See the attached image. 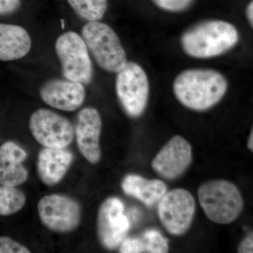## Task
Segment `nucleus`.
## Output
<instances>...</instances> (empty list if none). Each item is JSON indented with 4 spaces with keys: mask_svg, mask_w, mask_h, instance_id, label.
<instances>
[{
    "mask_svg": "<svg viewBox=\"0 0 253 253\" xmlns=\"http://www.w3.org/2000/svg\"><path fill=\"white\" fill-rule=\"evenodd\" d=\"M225 78L214 70L190 69L181 73L173 84L176 99L188 109L206 111L215 106L227 91Z\"/></svg>",
    "mask_w": 253,
    "mask_h": 253,
    "instance_id": "nucleus-1",
    "label": "nucleus"
},
{
    "mask_svg": "<svg viewBox=\"0 0 253 253\" xmlns=\"http://www.w3.org/2000/svg\"><path fill=\"white\" fill-rule=\"evenodd\" d=\"M239 34L235 26L220 20L204 21L190 28L181 37L185 53L196 59L215 57L237 44Z\"/></svg>",
    "mask_w": 253,
    "mask_h": 253,
    "instance_id": "nucleus-2",
    "label": "nucleus"
},
{
    "mask_svg": "<svg viewBox=\"0 0 253 253\" xmlns=\"http://www.w3.org/2000/svg\"><path fill=\"white\" fill-rule=\"evenodd\" d=\"M198 197L208 219L217 224L234 222L244 210V199L237 186L224 179H214L201 184L198 189Z\"/></svg>",
    "mask_w": 253,
    "mask_h": 253,
    "instance_id": "nucleus-3",
    "label": "nucleus"
},
{
    "mask_svg": "<svg viewBox=\"0 0 253 253\" xmlns=\"http://www.w3.org/2000/svg\"><path fill=\"white\" fill-rule=\"evenodd\" d=\"M82 38L99 67L118 73L126 66V55L116 32L106 23L88 22L82 28Z\"/></svg>",
    "mask_w": 253,
    "mask_h": 253,
    "instance_id": "nucleus-4",
    "label": "nucleus"
},
{
    "mask_svg": "<svg viewBox=\"0 0 253 253\" xmlns=\"http://www.w3.org/2000/svg\"><path fill=\"white\" fill-rule=\"evenodd\" d=\"M55 50L61 62L63 77L83 85L91 83L92 63L85 43L79 34L73 31L63 33L56 40Z\"/></svg>",
    "mask_w": 253,
    "mask_h": 253,
    "instance_id": "nucleus-5",
    "label": "nucleus"
},
{
    "mask_svg": "<svg viewBox=\"0 0 253 253\" xmlns=\"http://www.w3.org/2000/svg\"><path fill=\"white\" fill-rule=\"evenodd\" d=\"M116 94L121 106L131 118L142 115L148 104L149 84L144 70L135 62H126L118 72Z\"/></svg>",
    "mask_w": 253,
    "mask_h": 253,
    "instance_id": "nucleus-6",
    "label": "nucleus"
},
{
    "mask_svg": "<svg viewBox=\"0 0 253 253\" xmlns=\"http://www.w3.org/2000/svg\"><path fill=\"white\" fill-rule=\"evenodd\" d=\"M158 204V217L169 234L181 236L189 231L196 212V202L189 191L178 188L167 191Z\"/></svg>",
    "mask_w": 253,
    "mask_h": 253,
    "instance_id": "nucleus-7",
    "label": "nucleus"
},
{
    "mask_svg": "<svg viewBox=\"0 0 253 253\" xmlns=\"http://www.w3.org/2000/svg\"><path fill=\"white\" fill-rule=\"evenodd\" d=\"M29 127L36 140L44 147L65 149L74 138V127L67 118L46 109L31 115Z\"/></svg>",
    "mask_w": 253,
    "mask_h": 253,
    "instance_id": "nucleus-8",
    "label": "nucleus"
},
{
    "mask_svg": "<svg viewBox=\"0 0 253 253\" xmlns=\"http://www.w3.org/2000/svg\"><path fill=\"white\" fill-rule=\"evenodd\" d=\"M40 219L51 231L69 233L76 230L81 219V208L76 200L59 194H51L40 200Z\"/></svg>",
    "mask_w": 253,
    "mask_h": 253,
    "instance_id": "nucleus-9",
    "label": "nucleus"
},
{
    "mask_svg": "<svg viewBox=\"0 0 253 253\" xmlns=\"http://www.w3.org/2000/svg\"><path fill=\"white\" fill-rule=\"evenodd\" d=\"M129 226L122 201L116 197L105 200L100 206L96 220L97 236L101 246L108 250L117 249L126 239Z\"/></svg>",
    "mask_w": 253,
    "mask_h": 253,
    "instance_id": "nucleus-10",
    "label": "nucleus"
},
{
    "mask_svg": "<svg viewBox=\"0 0 253 253\" xmlns=\"http://www.w3.org/2000/svg\"><path fill=\"white\" fill-rule=\"evenodd\" d=\"M191 144L185 138L176 135L171 138L153 160L151 166L158 175L168 180L180 177L192 162Z\"/></svg>",
    "mask_w": 253,
    "mask_h": 253,
    "instance_id": "nucleus-11",
    "label": "nucleus"
},
{
    "mask_svg": "<svg viewBox=\"0 0 253 253\" xmlns=\"http://www.w3.org/2000/svg\"><path fill=\"white\" fill-rule=\"evenodd\" d=\"M41 98L46 104L63 111H74L85 99L84 85L69 80L55 79L46 81L40 88Z\"/></svg>",
    "mask_w": 253,
    "mask_h": 253,
    "instance_id": "nucleus-12",
    "label": "nucleus"
},
{
    "mask_svg": "<svg viewBox=\"0 0 253 253\" xmlns=\"http://www.w3.org/2000/svg\"><path fill=\"white\" fill-rule=\"evenodd\" d=\"M101 128V116L94 108H84L78 113L76 126L78 149L91 164H96L101 159L100 135Z\"/></svg>",
    "mask_w": 253,
    "mask_h": 253,
    "instance_id": "nucleus-13",
    "label": "nucleus"
},
{
    "mask_svg": "<svg viewBox=\"0 0 253 253\" xmlns=\"http://www.w3.org/2000/svg\"><path fill=\"white\" fill-rule=\"evenodd\" d=\"M27 153L14 141H8L0 146V184L21 185L27 181L28 172L23 163Z\"/></svg>",
    "mask_w": 253,
    "mask_h": 253,
    "instance_id": "nucleus-14",
    "label": "nucleus"
},
{
    "mask_svg": "<svg viewBox=\"0 0 253 253\" xmlns=\"http://www.w3.org/2000/svg\"><path fill=\"white\" fill-rule=\"evenodd\" d=\"M73 161V155L68 150L44 147L38 158V172L42 181L47 186L60 182Z\"/></svg>",
    "mask_w": 253,
    "mask_h": 253,
    "instance_id": "nucleus-15",
    "label": "nucleus"
},
{
    "mask_svg": "<svg viewBox=\"0 0 253 253\" xmlns=\"http://www.w3.org/2000/svg\"><path fill=\"white\" fill-rule=\"evenodd\" d=\"M31 45V36L25 28L0 23V61L21 59L30 52Z\"/></svg>",
    "mask_w": 253,
    "mask_h": 253,
    "instance_id": "nucleus-16",
    "label": "nucleus"
},
{
    "mask_svg": "<svg viewBox=\"0 0 253 253\" xmlns=\"http://www.w3.org/2000/svg\"><path fill=\"white\" fill-rule=\"evenodd\" d=\"M122 189L127 196L140 201L147 207H152L167 192V186L160 179H147L137 174H128L123 179Z\"/></svg>",
    "mask_w": 253,
    "mask_h": 253,
    "instance_id": "nucleus-17",
    "label": "nucleus"
},
{
    "mask_svg": "<svg viewBox=\"0 0 253 253\" xmlns=\"http://www.w3.org/2000/svg\"><path fill=\"white\" fill-rule=\"evenodd\" d=\"M68 4L79 17L92 22L99 21L108 8L107 0H67Z\"/></svg>",
    "mask_w": 253,
    "mask_h": 253,
    "instance_id": "nucleus-18",
    "label": "nucleus"
},
{
    "mask_svg": "<svg viewBox=\"0 0 253 253\" xmlns=\"http://www.w3.org/2000/svg\"><path fill=\"white\" fill-rule=\"evenodd\" d=\"M26 196L14 186H0V215L9 216L21 211L26 204Z\"/></svg>",
    "mask_w": 253,
    "mask_h": 253,
    "instance_id": "nucleus-19",
    "label": "nucleus"
},
{
    "mask_svg": "<svg viewBox=\"0 0 253 253\" xmlns=\"http://www.w3.org/2000/svg\"><path fill=\"white\" fill-rule=\"evenodd\" d=\"M141 239L144 242L145 253H166L169 251L167 239L156 229L146 230Z\"/></svg>",
    "mask_w": 253,
    "mask_h": 253,
    "instance_id": "nucleus-20",
    "label": "nucleus"
},
{
    "mask_svg": "<svg viewBox=\"0 0 253 253\" xmlns=\"http://www.w3.org/2000/svg\"><path fill=\"white\" fill-rule=\"evenodd\" d=\"M158 7L166 11L179 12L189 7L194 0H152Z\"/></svg>",
    "mask_w": 253,
    "mask_h": 253,
    "instance_id": "nucleus-21",
    "label": "nucleus"
},
{
    "mask_svg": "<svg viewBox=\"0 0 253 253\" xmlns=\"http://www.w3.org/2000/svg\"><path fill=\"white\" fill-rule=\"evenodd\" d=\"M26 246L6 236H0V253H30Z\"/></svg>",
    "mask_w": 253,
    "mask_h": 253,
    "instance_id": "nucleus-22",
    "label": "nucleus"
},
{
    "mask_svg": "<svg viewBox=\"0 0 253 253\" xmlns=\"http://www.w3.org/2000/svg\"><path fill=\"white\" fill-rule=\"evenodd\" d=\"M119 252L121 253H145L144 242L139 238L125 239L120 245Z\"/></svg>",
    "mask_w": 253,
    "mask_h": 253,
    "instance_id": "nucleus-23",
    "label": "nucleus"
},
{
    "mask_svg": "<svg viewBox=\"0 0 253 253\" xmlns=\"http://www.w3.org/2000/svg\"><path fill=\"white\" fill-rule=\"evenodd\" d=\"M21 0H0V16L13 14L21 6Z\"/></svg>",
    "mask_w": 253,
    "mask_h": 253,
    "instance_id": "nucleus-24",
    "label": "nucleus"
},
{
    "mask_svg": "<svg viewBox=\"0 0 253 253\" xmlns=\"http://www.w3.org/2000/svg\"><path fill=\"white\" fill-rule=\"evenodd\" d=\"M238 253H253V234L252 231L250 232L246 237L240 243L238 247Z\"/></svg>",
    "mask_w": 253,
    "mask_h": 253,
    "instance_id": "nucleus-25",
    "label": "nucleus"
},
{
    "mask_svg": "<svg viewBox=\"0 0 253 253\" xmlns=\"http://www.w3.org/2000/svg\"><path fill=\"white\" fill-rule=\"evenodd\" d=\"M246 14H247L248 19L250 24L251 25V27L253 28V1L249 3L248 5L247 9H246Z\"/></svg>",
    "mask_w": 253,
    "mask_h": 253,
    "instance_id": "nucleus-26",
    "label": "nucleus"
},
{
    "mask_svg": "<svg viewBox=\"0 0 253 253\" xmlns=\"http://www.w3.org/2000/svg\"><path fill=\"white\" fill-rule=\"evenodd\" d=\"M248 148L250 151H253V131L251 130V134H250L249 140H248Z\"/></svg>",
    "mask_w": 253,
    "mask_h": 253,
    "instance_id": "nucleus-27",
    "label": "nucleus"
}]
</instances>
